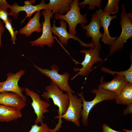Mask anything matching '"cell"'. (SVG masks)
Returning <instances> with one entry per match:
<instances>
[{"mask_svg": "<svg viewBox=\"0 0 132 132\" xmlns=\"http://www.w3.org/2000/svg\"><path fill=\"white\" fill-rule=\"evenodd\" d=\"M91 92L95 94V96L92 101H88L85 100L82 91L80 93L77 94L82 101L81 122L85 126H88V124L89 113L96 104L104 100L115 99L117 95L99 86L98 88H95L92 90Z\"/></svg>", "mask_w": 132, "mask_h": 132, "instance_id": "6da1fadb", "label": "cell"}, {"mask_svg": "<svg viewBox=\"0 0 132 132\" xmlns=\"http://www.w3.org/2000/svg\"><path fill=\"white\" fill-rule=\"evenodd\" d=\"M121 7L120 23L122 31L119 37L110 46L109 55H111L123 49L125 42L132 36V13L126 12L124 4Z\"/></svg>", "mask_w": 132, "mask_h": 132, "instance_id": "7a4b0ae2", "label": "cell"}, {"mask_svg": "<svg viewBox=\"0 0 132 132\" xmlns=\"http://www.w3.org/2000/svg\"><path fill=\"white\" fill-rule=\"evenodd\" d=\"M67 93L69 101V105L65 113L60 117L55 127L53 129V132H57L62 127L63 123L62 118L67 121L72 122L77 127L80 126L79 120L81 117L82 101L80 98L72 93Z\"/></svg>", "mask_w": 132, "mask_h": 132, "instance_id": "3957f363", "label": "cell"}, {"mask_svg": "<svg viewBox=\"0 0 132 132\" xmlns=\"http://www.w3.org/2000/svg\"><path fill=\"white\" fill-rule=\"evenodd\" d=\"M45 91L43 94V96L46 101H49L51 99L55 105L58 108V115L55 117L56 119H60V117L66 112L69 103L68 97L67 93L65 94L58 86L52 81L50 84L47 86Z\"/></svg>", "mask_w": 132, "mask_h": 132, "instance_id": "277c9868", "label": "cell"}, {"mask_svg": "<svg viewBox=\"0 0 132 132\" xmlns=\"http://www.w3.org/2000/svg\"><path fill=\"white\" fill-rule=\"evenodd\" d=\"M79 1L74 0L70 4V9L66 14L64 15L55 14L54 16L56 19L66 21L69 25V33L75 35L77 33L76 30L77 25L79 24L82 26L88 22L86 18L87 13L84 15L80 13L81 7L78 5Z\"/></svg>", "mask_w": 132, "mask_h": 132, "instance_id": "5b68a950", "label": "cell"}, {"mask_svg": "<svg viewBox=\"0 0 132 132\" xmlns=\"http://www.w3.org/2000/svg\"><path fill=\"white\" fill-rule=\"evenodd\" d=\"M41 13L44 18V21L41 23L42 25V34L36 39L31 41L30 43L33 46H39L43 47L44 45H46L51 47L55 42L50 22L51 18L53 17V15L52 14L51 11L48 10H43Z\"/></svg>", "mask_w": 132, "mask_h": 132, "instance_id": "8992f818", "label": "cell"}, {"mask_svg": "<svg viewBox=\"0 0 132 132\" xmlns=\"http://www.w3.org/2000/svg\"><path fill=\"white\" fill-rule=\"evenodd\" d=\"M34 67L41 73L48 77L59 88L67 93L74 92L69 85L68 81L69 74L66 72L60 74L58 73L59 68L55 65L51 67V69H43L34 65Z\"/></svg>", "mask_w": 132, "mask_h": 132, "instance_id": "52a82bcc", "label": "cell"}, {"mask_svg": "<svg viewBox=\"0 0 132 132\" xmlns=\"http://www.w3.org/2000/svg\"><path fill=\"white\" fill-rule=\"evenodd\" d=\"M35 2V0L25 1L24 2V4L22 6L19 5L16 2H15L10 7V11L9 12V16H13L14 19L16 20L19 12L21 11H25L27 15L21 22V23L22 24L27 18H30L34 13L42 10H47V4L45 3V0H42L40 3L37 5H33Z\"/></svg>", "mask_w": 132, "mask_h": 132, "instance_id": "ba28073f", "label": "cell"}, {"mask_svg": "<svg viewBox=\"0 0 132 132\" xmlns=\"http://www.w3.org/2000/svg\"><path fill=\"white\" fill-rule=\"evenodd\" d=\"M25 72L24 70L22 69L15 73H8L6 80L2 82L0 85V93L5 92H14L19 95L26 101V97L22 93L24 88L19 86L18 84V81Z\"/></svg>", "mask_w": 132, "mask_h": 132, "instance_id": "9c48e42d", "label": "cell"}, {"mask_svg": "<svg viewBox=\"0 0 132 132\" xmlns=\"http://www.w3.org/2000/svg\"><path fill=\"white\" fill-rule=\"evenodd\" d=\"M99 51L95 48H90L88 50L83 49L80 50V53L85 54V58L82 62L80 63L82 66V67L74 68V71H79L76 75L86 76L91 70L95 64L103 61L100 57Z\"/></svg>", "mask_w": 132, "mask_h": 132, "instance_id": "30bf717a", "label": "cell"}, {"mask_svg": "<svg viewBox=\"0 0 132 132\" xmlns=\"http://www.w3.org/2000/svg\"><path fill=\"white\" fill-rule=\"evenodd\" d=\"M24 90L27 96H30L32 100L31 106L37 117L35 121V124L43 123L44 114L48 111V108L50 106L46 101L41 100L39 95L28 88H25Z\"/></svg>", "mask_w": 132, "mask_h": 132, "instance_id": "8fae6325", "label": "cell"}, {"mask_svg": "<svg viewBox=\"0 0 132 132\" xmlns=\"http://www.w3.org/2000/svg\"><path fill=\"white\" fill-rule=\"evenodd\" d=\"M59 23L60 24L59 27L56 26L54 21L53 26H51V30L52 33L58 37L62 45H67L68 40L70 39H72L78 41L82 46L92 48L95 47V44L92 41L90 43L86 44L81 41L78 37L68 32L66 30V22L61 20Z\"/></svg>", "mask_w": 132, "mask_h": 132, "instance_id": "7c38bea8", "label": "cell"}, {"mask_svg": "<svg viewBox=\"0 0 132 132\" xmlns=\"http://www.w3.org/2000/svg\"><path fill=\"white\" fill-rule=\"evenodd\" d=\"M82 29L85 30L86 35L88 37H91L92 41L95 45V48L99 50L101 49V45L99 41L102 36V34L100 31L101 27L99 19L96 13L91 15V21L89 23L86 25L82 26Z\"/></svg>", "mask_w": 132, "mask_h": 132, "instance_id": "4fadbf2b", "label": "cell"}, {"mask_svg": "<svg viewBox=\"0 0 132 132\" xmlns=\"http://www.w3.org/2000/svg\"><path fill=\"white\" fill-rule=\"evenodd\" d=\"M95 13L100 20L101 26L103 29L104 32L101 41L105 44L110 45L118 37L111 36L109 33L108 28L111 21L113 19H116L118 15L116 14L110 16L106 14L101 9L96 10Z\"/></svg>", "mask_w": 132, "mask_h": 132, "instance_id": "5bb4252c", "label": "cell"}, {"mask_svg": "<svg viewBox=\"0 0 132 132\" xmlns=\"http://www.w3.org/2000/svg\"><path fill=\"white\" fill-rule=\"evenodd\" d=\"M102 77L100 81L101 83L99 86L110 92L118 95L128 83L126 80L125 76L123 75L117 74L111 80L107 82L103 81Z\"/></svg>", "mask_w": 132, "mask_h": 132, "instance_id": "9a60e30c", "label": "cell"}, {"mask_svg": "<svg viewBox=\"0 0 132 132\" xmlns=\"http://www.w3.org/2000/svg\"><path fill=\"white\" fill-rule=\"evenodd\" d=\"M26 101L15 93L5 92L0 93V104L21 110L26 105Z\"/></svg>", "mask_w": 132, "mask_h": 132, "instance_id": "2e32d148", "label": "cell"}, {"mask_svg": "<svg viewBox=\"0 0 132 132\" xmlns=\"http://www.w3.org/2000/svg\"><path fill=\"white\" fill-rule=\"evenodd\" d=\"M41 16L40 11L35 12L34 15L30 19L26 25L20 29L18 31L19 33L29 37L34 32L38 33L41 32L42 25L40 22Z\"/></svg>", "mask_w": 132, "mask_h": 132, "instance_id": "e0dca14e", "label": "cell"}, {"mask_svg": "<svg viewBox=\"0 0 132 132\" xmlns=\"http://www.w3.org/2000/svg\"><path fill=\"white\" fill-rule=\"evenodd\" d=\"M72 0H50L47 4V10L51 11L52 15L58 14L64 15L70 10V4L73 2Z\"/></svg>", "mask_w": 132, "mask_h": 132, "instance_id": "ac0fdd59", "label": "cell"}, {"mask_svg": "<svg viewBox=\"0 0 132 132\" xmlns=\"http://www.w3.org/2000/svg\"><path fill=\"white\" fill-rule=\"evenodd\" d=\"M22 117L21 110L0 104V121L9 122Z\"/></svg>", "mask_w": 132, "mask_h": 132, "instance_id": "d6986e66", "label": "cell"}, {"mask_svg": "<svg viewBox=\"0 0 132 132\" xmlns=\"http://www.w3.org/2000/svg\"><path fill=\"white\" fill-rule=\"evenodd\" d=\"M115 99L117 104L127 105L132 103V83H128Z\"/></svg>", "mask_w": 132, "mask_h": 132, "instance_id": "ffe728a7", "label": "cell"}, {"mask_svg": "<svg viewBox=\"0 0 132 132\" xmlns=\"http://www.w3.org/2000/svg\"><path fill=\"white\" fill-rule=\"evenodd\" d=\"M130 58L131 63L130 68L124 71L117 72L112 71L110 69L104 67H102L101 70L102 71L110 74L114 76L115 74H119L124 76L126 80L128 83H132V55L130 54Z\"/></svg>", "mask_w": 132, "mask_h": 132, "instance_id": "44dd1931", "label": "cell"}, {"mask_svg": "<svg viewBox=\"0 0 132 132\" xmlns=\"http://www.w3.org/2000/svg\"><path fill=\"white\" fill-rule=\"evenodd\" d=\"M120 1V0H108L103 12L110 15L116 14L119 9L118 5Z\"/></svg>", "mask_w": 132, "mask_h": 132, "instance_id": "7402d4cb", "label": "cell"}, {"mask_svg": "<svg viewBox=\"0 0 132 132\" xmlns=\"http://www.w3.org/2000/svg\"><path fill=\"white\" fill-rule=\"evenodd\" d=\"M11 5L5 0H0V20L4 23L8 20L9 13L8 9L9 8Z\"/></svg>", "mask_w": 132, "mask_h": 132, "instance_id": "603a6c76", "label": "cell"}, {"mask_svg": "<svg viewBox=\"0 0 132 132\" xmlns=\"http://www.w3.org/2000/svg\"><path fill=\"white\" fill-rule=\"evenodd\" d=\"M102 1L101 0H85L81 2H78V5L83 9L86 5L88 4V10H94L95 7L100 9Z\"/></svg>", "mask_w": 132, "mask_h": 132, "instance_id": "cb8c5ba5", "label": "cell"}, {"mask_svg": "<svg viewBox=\"0 0 132 132\" xmlns=\"http://www.w3.org/2000/svg\"><path fill=\"white\" fill-rule=\"evenodd\" d=\"M4 23L5 27L8 30L10 34L11 37V40L13 44H15L17 39L16 36L19 33L18 31H14V29L12 26V20L10 17H9L7 20Z\"/></svg>", "mask_w": 132, "mask_h": 132, "instance_id": "d4e9b609", "label": "cell"}, {"mask_svg": "<svg viewBox=\"0 0 132 132\" xmlns=\"http://www.w3.org/2000/svg\"><path fill=\"white\" fill-rule=\"evenodd\" d=\"M51 129L47 125L46 123H43L40 126L35 124L32 126L28 132H50Z\"/></svg>", "mask_w": 132, "mask_h": 132, "instance_id": "484cf974", "label": "cell"}, {"mask_svg": "<svg viewBox=\"0 0 132 132\" xmlns=\"http://www.w3.org/2000/svg\"><path fill=\"white\" fill-rule=\"evenodd\" d=\"M103 131L102 132H122L115 130L111 128L108 125L105 123L102 125Z\"/></svg>", "mask_w": 132, "mask_h": 132, "instance_id": "4316f807", "label": "cell"}, {"mask_svg": "<svg viewBox=\"0 0 132 132\" xmlns=\"http://www.w3.org/2000/svg\"><path fill=\"white\" fill-rule=\"evenodd\" d=\"M126 108L123 111L122 115L126 116L128 114H130L132 113V103H131L127 105Z\"/></svg>", "mask_w": 132, "mask_h": 132, "instance_id": "83f0119b", "label": "cell"}, {"mask_svg": "<svg viewBox=\"0 0 132 132\" xmlns=\"http://www.w3.org/2000/svg\"><path fill=\"white\" fill-rule=\"evenodd\" d=\"M5 31V29L3 24V22L0 20V47L2 45L1 37L2 34Z\"/></svg>", "mask_w": 132, "mask_h": 132, "instance_id": "f1b7e54d", "label": "cell"}, {"mask_svg": "<svg viewBox=\"0 0 132 132\" xmlns=\"http://www.w3.org/2000/svg\"><path fill=\"white\" fill-rule=\"evenodd\" d=\"M122 130L123 131H125L126 132H132V130H129L125 129H123Z\"/></svg>", "mask_w": 132, "mask_h": 132, "instance_id": "f546056e", "label": "cell"}, {"mask_svg": "<svg viewBox=\"0 0 132 132\" xmlns=\"http://www.w3.org/2000/svg\"><path fill=\"white\" fill-rule=\"evenodd\" d=\"M1 83H2V82H0V85L1 84Z\"/></svg>", "mask_w": 132, "mask_h": 132, "instance_id": "4dcf8cb0", "label": "cell"}, {"mask_svg": "<svg viewBox=\"0 0 132 132\" xmlns=\"http://www.w3.org/2000/svg\"><path fill=\"white\" fill-rule=\"evenodd\" d=\"M57 132H60L59 131H58Z\"/></svg>", "mask_w": 132, "mask_h": 132, "instance_id": "1f68e13d", "label": "cell"}]
</instances>
